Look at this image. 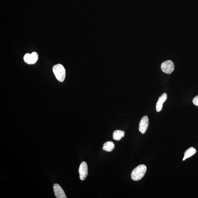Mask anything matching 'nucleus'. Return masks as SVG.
Here are the masks:
<instances>
[{
  "instance_id": "obj_1",
  "label": "nucleus",
  "mask_w": 198,
  "mask_h": 198,
  "mask_svg": "<svg viewBox=\"0 0 198 198\" xmlns=\"http://www.w3.org/2000/svg\"><path fill=\"white\" fill-rule=\"evenodd\" d=\"M147 167L144 164H140L133 170L131 174V177L134 181H138L144 177L146 172Z\"/></svg>"
},
{
  "instance_id": "obj_2",
  "label": "nucleus",
  "mask_w": 198,
  "mask_h": 198,
  "mask_svg": "<svg viewBox=\"0 0 198 198\" xmlns=\"http://www.w3.org/2000/svg\"><path fill=\"white\" fill-rule=\"evenodd\" d=\"M53 71L57 79L60 82L64 81L66 75V71L64 66L61 64H57L53 67Z\"/></svg>"
},
{
  "instance_id": "obj_3",
  "label": "nucleus",
  "mask_w": 198,
  "mask_h": 198,
  "mask_svg": "<svg viewBox=\"0 0 198 198\" xmlns=\"http://www.w3.org/2000/svg\"><path fill=\"white\" fill-rule=\"evenodd\" d=\"M161 68L162 71L164 73L170 74L173 72L175 66L172 61L171 60H168L161 64Z\"/></svg>"
},
{
  "instance_id": "obj_4",
  "label": "nucleus",
  "mask_w": 198,
  "mask_h": 198,
  "mask_svg": "<svg viewBox=\"0 0 198 198\" xmlns=\"http://www.w3.org/2000/svg\"><path fill=\"white\" fill-rule=\"evenodd\" d=\"M38 59V55L37 52H33L31 54L27 53L24 56V60L28 64H33L37 62Z\"/></svg>"
},
{
  "instance_id": "obj_5",
  "label": "nucleus",
  "mask_w": 198,
  "mask_h": 198,
  "mask_svg": "<svg viewBox=\"0 0 198 198\" xmlns=\"http://www.w3.org/2000/svg\"><path fill=\"white\" fill-rule=\"evenodd\" d=\"M80 178L81 180H85L88 175V166L87 163L83 161L80 165L79 169Z\"/></svg>"
},
{
  "instance_id": "obj_6",
  "label": "nucleus",
  "mask_w": 198,
  "mask_h": 198,
  "mask_svg": "<svg viewBox=\"0 0 198 198\" xmlns=\"http://www.w3.org/2000/svg\"><path fill=\"white\" fill-rule=\"evenodd\" d=\"M149 120L148 116H146L143 117L140 120L139 124V131L142 134H144L148 129Z\"/></svg>"
},
{
  "instance_id": "obj_7",
  "label": "nucleus",
  "mask_w": 198,
  "mask_h": 198,
  "mask_svg": "<svg viewBox=\"0 0 198 198\" xmlns=\"http://www.w3.org/2000/svg\"><path fill=\"white\" fill-rule=\"evenodd\" d=\"M53 189L56 198H66L67 197L64 190L58 184H54L53 186Z\"/></svg>"
},
{
  "instance_id": "obj_8",
  "label": "nucleus",
  "mask_w": 198,
  "mask_h": 198,
  "mask_svg": "<svg viewBox=\"0 0 198 198\" xmlns=\"http://www.w3.org/2000/svg\"><path fill=\"white\" fill-rule=\"evenodd\" d=\"M167 95L165 93L163 94L159 98L156 105V110L157 112L161 111L162 109L163 104L167 100Z\"/></svg>"
},
{
  "instance_id": "obj_9",
  "label": "nucleus",
  "mask_w": 198,
  "mask_h": 198,
  "mask_svg": "<svg viewBox=\"0 0 198 198\" xmlns=\"http://www.w3.org/2000/svg\"><path fill=\"white\" fill-rule=\"evenodd\" d=\"M197 151L193 147H191L189 148L184 152V156L183 159V161L185 160L186 159L192 157V156L195 155Z\"/></svg>"
},
{
  "instance_id": "obj_10",
  "label": "nucleus",
  "mask_w": 198,
  "mask_h": 198,
  "mask_svg": "<svg viewBox=\"0 0 198 198\" xmlns=\"http://www.w3.org/2000/svg\"><path fill=\"white\" fill-rule=\"evenodd\" d=\"M125 136V132L123 131L116 130L114 132L113 138L114 140L119 141Z\"/></svg>"
},
{
  "instance_id": "obj_11",
  "label": "nucleus",
  "mask_w": 198,
  "mask_h": 198,
  "mask_svg": "<svg viewBox=\"0 0 198 198\" xmlns=\"http://www.w3.org/2000/svg\"><path fill=\"white\" fill-rule=\"evenodd\" d=\"M115 145L114 144L112 141H108L104 143L103 146V150L107 152H112L114 148Z\"/></svg>"
},
{
  "instance_id": "obj_12",
  "label": "nucleus",
  "mask_w": 198,
  "mask_h": 198,
  "mask_svg": "<svg viewBox=\"0 0 198 198\" xmlns=\"http://www.w3.org/2000/svg\"><path fill=\"white\" fill-rule=\"evenodd\" d=\"M193 103L194 105L198 106V96H196L193 100Z\"/></svg>"
}]
</instances>
